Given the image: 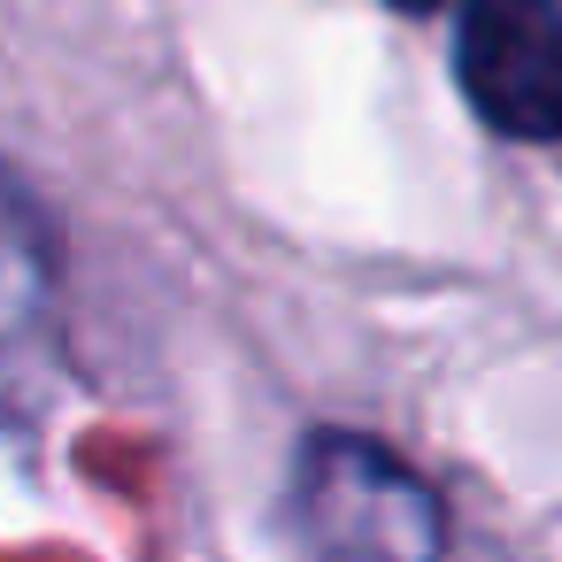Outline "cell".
I'll return each mask as SVG.
<instances>
[{
    "instance_id": "cell-1",
    "label": "cell",
    "mask_w": 562,
    "mask_h": 562,
    "mask_svg": "<svg viewBox=\"0 0 562 562\" xmlns=\"http://www.w3.org/2000/svg\"><path fill=\"white\" fill-rule=\"evenodd\" d=\"M293 524L308 562H447L439 493L362 431H308L293 462Z\"/></svg>"
},
{
    "instance_id": "cell-2",
    "label": "cell",
    "mask_w": 562,
    "mask_h": 562,
    "mask_svg": "<svg viewBox=\"0 0 562 562\" xmlns=\"http://www.w3.org/2000/svg\"><path fill=\"white\" fill-rule=\"evenodd\" d=\"M470 116L516 147L562 139V0H470L454 24Z\"/></svg>"
},
{
    "instance_id": "cell-3",
    "label": "cell",
    "mask_w": 562,
    "mask_h": 562,
    "mask_svg": "<svg viewBox=\"0 0 562 562\" xmlns=\"http://www.w3.org/2000/svg\"><path fill=\"white\" fill-rule=\"evenodd\" d=\"M393 9H408V16H431V9H447V0H393Z\"/></svg>"
}]
</instances>
